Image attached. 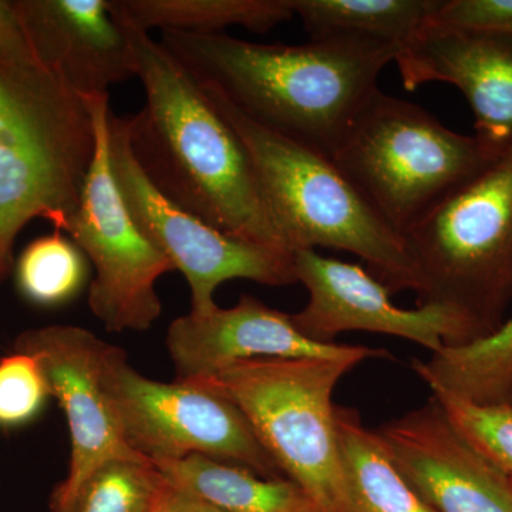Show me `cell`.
Wrapping results in <instances>:
<instances>
[{
    "instance_id": "cell-1",
    "label": "cell",
    "mask_w": 512,
    "mask_h": 512,
    "mask_svg": "<svg viewBox=\"0 0 512 512\" xmlns=\"http://www.w3.org/2000/svg\"><path fill=\"white\" fill-rule=\"evenodd\" d=\"M158 42L248 119L328 157L402 50L353 36L289 46L161 32Z\"/></svg>"
},
{
    "instance_id": "cell-2",
    "label": "cell",
    "mask_w": 512,
    "mask_h": 512,
    "mask_svg": "<svg viewBox=\"0 0 512 512\" xmlns=\"http://www.w3.org/2000/svg\"><path fill=\"white\" fill-rule=\"evenodd\" d=\"M123 23L144 90V106L127 116L128 140L148 180L168 200L211 227L291 255L234 128L158 40Z\"/></svg>"
},
{
    "instance_id": "cell-3",
    "label": "cell",
    "mask_w": 512,
    "mask_h": 512,
    "mask_svg": "<svg viewBox=\"0 0 512 512\" xmlns=\"http://www.w3.org/2000/svg\"><path fill=\"white\" fill-rule=\"evenodd\" d=\"M96 150L86 97L29 46L0 50V252L13 258L16 237L36 218L66 234Z\"/></svg>"
},
{
    "instance_id": "cell-4",
    "label": "cell",
    "mask_w": 512,
    "mask_h": 512,
    "mask_svg": "<svg viewBox=\"0 0 512 512\" xmlns=\"http://www.w3.org/2000/svg\"><path fill=\"white\" fill-rule=\"evenodd\" d=\"M204 90L244 144L289 254L340 249L366 261L390 293L416 291L404 239L377 217L332 158L259 126L224 97Z\"/></svg>"
},
{
    "instance_id": "cell-5",
    "label": "cell",
    "mask_w": 512,
    "mask_h": 512,
    "mask_svg": "<svg viewBox=\"0 0 512 512\" xmlns=\"http://www.w3.org/2000/svg\"><path fill=\"white\" fill-rule=\"evenodd\" d=\"M333 163L400 237L495 160L476 136L376 89L357 111Z\"/></svg>"
},
{
    "instance_id": "cell-6",
    "label": "cell",
    "mask_w": 512,
    "mask_h": 512,
    "mask_svg": "<svg viewBox=\"0 0 512 512\" xmlns=\"http://www.w3.org/2000/svg\"><path fill=\"white\" fill-rule=\"evenodd\" d=\"M360 363L265 357L239 362L195 382L238 406L285 478L316 507L349 512L332 397L339 380Z\"/></svg>"
},
{
    "instance_id": "cell-7",
    "label": "cell",
    "mask_w": 512,
    "mask_h": 512,
    "mask_svg": "<svg viewBox=\"0 0 512 512\" xmlns=\"http://www.w3.org/2000/svg\"><path fill=\"white\" fill-rule=\"evenodd\" d=\"M417 306L463 312L485 336L512 286V147L404 234Z\"/></svg>"
},
{
    "instance_id": "cell-8",
    "label": "cell",
    "mask_w": 512,
    "mask_h": 512,
    "mask_svg": "<svg viewBox=\"0 0 512 512\" xmlns=\"http://www.w3.org/2000/svg\"><path fill=\"white\" fill-rule=\"evenodd\" d=\"M104 384L128 446L151 463L194 454L285 478L228 397L195 380L158 382L141 375L119 346L107 345Z\"/></svg>"
},
{
    "instance_id": "cell-9",
    "label": "cell",
    "mask_w": 512,
    "mask_h": 512,
    "mask_svg": "<svg viewBox=\"0 0 512 512\" xmlns=\"http://www.w3.org/2000/svg\"><path fill=\"white\" fill-rule=\"evenodd\" d=\"M87 101L96 120V157L66 234L93 266L87 302L94 318L109 332H144L163 312L158 279L174 268L138 229L121 197L110 164L109 94Z\"/></svg>"
},
{
    "instance_id": "cell-10",
    "label": "cell",
    "mask_w": 512,
    "mask_h": 512,
    "mask_svg": "<svg viewBox=\"0 0 512 512\" xmlns=\"http://www.w3.org/2000/svg\"><path fill=\"white\" fill-rule=\"evenodd\" d=\"M111 170L138 229L181 272L191 293V312L217 308L221 284L247 279L258 284H295L293 256L259 247L211 227L168 200L148 180L131 151L127 116L107 114Z\"/></svg>"
},
{
    "instance_id": "cell-11",
    "label": "cell",
    "mask_w": 512,
    "mask_h": 512,
    "mask_svg": "<svg viewBox=\"0 0 512 512\" xmlns=\"http://www.w3.org/2000/svg\"><path fill=\"white\" fill-rule=\"evenodd\" d=\"M293 268L296 282L308 289L309 301L291 320L313 342L333 343L339 333L365 330L437 353L485 336L473 319L448 306L399 308L390 301L389 289L362 266L326 258L315 249L295 252Z\"/></svg>"
},
{
    "instance_id": "cell-12",
    "label": "cell",
    "mask_w": 512,
    "mask_h": 512,
    "mask_svg": "<svg viewBox=\"0 0 512 512\" xmlns=\"http://www.w3.org/2000/svg\"><path fill=\"white\" fill-rule=\"evenodd\" d=\"M107 345L90 330L74 325L26 330L15 342L16 350L35 356L42 366L69 427V471L53 494L52 512H69L87 478L107 461L147 460L128 446L107 393Z\"/></svg>"
},
{
    "instance_id": "cell-13",
    "label": "cell",
    "mask_w": 512,
    "mask_h": 512,
    "mask_svg": "<svg viewBox=\"0 0 512 512\" xmlns=\"http://www.w3.org/2000/svg\"><path fill=\"white\" fill-rule=\"evenodd\" d=\"M394 466L434 512H512V481L451 426L431 397L379 430Z\"/></svg>"
},
{
    "instance_id": "cell-14",
    "label": "cell",
    "mask_w": 512,
    "mask_h": 512,
    "mask_svg": "<svg viewBox=\"0 0 512 512\" xmlns=\"http://www.w3.org/2000/svg\"><path fill=\"white\" fill-rule=\"evenodd\" d=\"M165 346L181 380L204 379L239 362L265 357L356 359L362 363L392 357L383 349L313 342L295 328L291 315L269 308L251 295H242L232 308L190 311L173 320Z\"/></svg>"
},
{
    "instance_id": "cell-15",
    "label": "cell",
    "mask_w": 512,
    "mask_h": 512,
    "mask_svg": "<svg viewBox=\"0 0 512 512\" xmlns=\"http://www.w3.org/2000/svg\"><path fill=\"white\" fill-rule=\"evenodd\" d=\"M394 63L409 92L430 82L456 86L491 156L512 147V37L429 22Z\"/></svg>"
},
{
    "instance_id": "cell-16",
    "label": "cell",
    "mask_w": 512,
    "mask_h": 512,
    "mask_svg": "<svg viewBox=\"0 0 512 512\" xmlns=\"http://www.w3.org/2000/svg\"><path fill=\"white\" fill-rule=\"evenodd\" d=\"M33 56L86 97L137 77L126 25L111 0H13Z\"/></svg>"
},
{
    "instance_id": "cell-17",
    "label": "cell",
    "mask_w": 512,
    "mask_h": 512,
    "mask_svg": "<svg viewBox=\"0 0 512 512\" xmlns=\"http://www.w3.org/2000/svg\"><path fill=\"white\" fill-rule=\"evenodd\" d=\"M340 470L349 512H434L394 466L382 437L353 407L335 406Z\"/></svg>"
},
{
    "instance_id": "cell-18",
    "label": "cell",
    "mask_w": 512,
    "mask_h": 512,
    "mask_svg": "<svg viewBox=\"0 0 512 512\" xmlns=\"http://www.w3.org/2000/svg\"><path fill=\"white\" fill-rule=\"evenodd\" d=\"M154 466L168 484L222 512H295L306 497L288 478L261 477L200 454Z\"/></svg>"
},
{
    "instance_id": "cell-19",
    "label": "cell",
    "mask_w": 512,
    "mask_h": 512,
    "mask_svg": "<svg viewBox=\"0 0 512 512\" xmlns=\"http://www.w3.org/2000/svg\"><path fill=\"white\" fill-rule=\"evenodd\" d=\"M117 16L141 32L221 35L229 26L266 33L293 18L288 0H111Z\"/></svg>"
},
{
    "instance_id": "cell-20",
    "label": "cell",
    "mask_w": 512,
    "mask_h": 512,
    "mask_svg": "<svg viewBox=\"0 0 512 512\" xmlns=\"http://www.w3.org/2000/svg\"><path fill=\"white\" fill-rule=\"evenodd\" d=\"M311 39L353 36L400 49L426 28L439 0H288Z\"/></svg>"
},
{
    "instance_id": "cell-21",
    "label": "cell",
    "mask_w": 512,
    "mask_h": 512,
    "mask_svg": "<svg viewBox=\"0 0 512 512\" xmlns=\"http://www.w3.org/2000/svg\"><path fill=\"white\" fill-rule=\"evenodd\" d=\"M413 372L430 389L481 404L510 403L512 318L490 335L460 346H446L429 360L414 359Z\"/></svg>"
},
{
    "instance_id": "cell-22",
    "label": "cell",
    "mask_w": 512,
    "mask_h": 512,
    "mask_svg": "<svg viewBox=\"0 0 512 512\" xmlns=\"http://www.w3.org/2000/svg\"><path fill=\"white\" fill-rule=\"evenodd\" d=\"M89 279V261L62 231L36 238L15 266L16 288L32 305L56 308L73 301Z\"/></svg>"
},
{
    "instance_id": "cell-23",
    "label": "cell",
    "mask_w": 512,
    "mask_h": 512,
    "mask_svg": "<svg viewBox=\"0 0 512 512\" xmlns=\"http://www.w3.org/2000/svg\"><path fill=\"white\" fill-rule=\"evenodd\" d=\"M165 485L151 461H107L87 478L69 512H150Z\"/></svg>"
},
{
    "instance_id": "cell-24",
    "label": "cell",
    "mask_w": 512,
    "mask_h": 512,
    "mask_svg": "<svg viewBox=\"0 0 512 512\" xmlns=\"http://www.w3.org/2000/svg\"><path fill=\"white\" fill-rule=\"evenodd\" d=\"M430 390L458 434L512 481V404H481L447 390Z\"/></svg>"
},
{
    "instance_id": "cell-25",
    "label": "cell",
    "mask_w": 512,
    "mask_h": 512,
    "mask_svg": "<svg viewBox=\"0 0 512 512\" xmlns=\"http://www.w3.org/2000/svg\"><path fill=\"white\" fill-rule=\"evenodd\" d=\"M52 397L35 356L16 350L0 359V430L29 426Z\"/></svg>"
},
{
    "instance_id": "cell-26",
    "label": "cell",
    "mask_w": 512,
    "mask_h": 512,
    "mask_svg": "<svg viewBox=\"0 0 512 512\" xmlns=\"http://www.w3.org/2000/svg\"><path fill=\"white\" fill-rule=\"evenodd\" d=\"M430 22L512 37V0H439Z\"/></svg>"
},
{
    "instance_id": "cell-27",
    "label": "cell",
    "mask_w": 512,
    "mask_h": 512,
    "mask_svg": "<svg viewBox=\"0 0 512 512\" xmlns=\"http://www.w3.org/2000/svg\"><path fill=\"white\" fill-rule=\"evenodd\" d=\"M13 0H0V50L28 47Z\"/></svg>"
},
{
    "instance_id": "cell-28",
    "label": "cell",
    "mask_w": 512,
    "mask_h": 512,
    "mask_svg": "<svg viewBox=\"0 0 512 512\" xmlns=\"http://www.w3.org/2000/svg\"><path fill=\"white\" fill-rule=\"evenodd\" d=\"M167 483V481H165ZM158 512H222L167 483Z\"/></svg>"
},
{
    "instance_id": "cell-29",
    "label": "cell",
    "mask_w": 512,
    "mask_h": 512,
    "mask_svg": "<svg viewBox=\"0 0 512 512\" xmlns=\"http://www.w3.org/2000/svg\"><path fill=\"white\" fill-rule=\"evenodd\" d=\"M13 258L0 252V284L5 281L6 276L9 275L10 269H12Z\"/></svg>"
},
{
    "instance_id": "cell-30",
    "label": "cell",
    "mask_w": 512,
    "mask_h": 512,
    "mask_svg": "<svg viewBox=\"0 0 512 512\" xmlns=\"http://www.w3.org/2000/svg\"><path fill=\"white\" fill-rule=\"evenodd\" d=\"M295 512H323L319 507H316L315 504L309 500L308 497L303 498L301 504L298 505Z\"/></svg>"
},
{
    "instance_id": "cell-31",
    "label": "cell",
    "mask_w": 512,
    "mask_h": 512,
    "mask_svg": "<svg viewBox=\"0 0 512 512\" xmlns=\"http://www.w3.org/2000/svg\"><path fill=\"white\" fill-rule=\"evenodd\" d=\"M161 497H163V495H161ZM160 501H161V498H160ZM160 501H158L156 507H154L153 510H151L150 512H158V508H160Z\"/></svg>"
}]
</instances>
